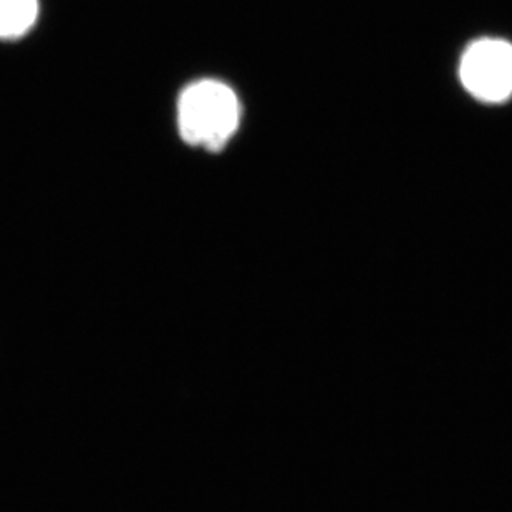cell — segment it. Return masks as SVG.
Masks as SVG:
<instances>
[{"mask_svg": "<svg viewBox=\"0 0 512 512\" xmlns=\"http://www.w3.org/2000/svg\"><path fill=\"white\" fill-rule=\"evenodd\" d=\"M39 0H0V39H15L34 25Z\"/></svg>", "mask_w": 512, "mask_h": 512, "instance_id": "cell-3", "label": "cell"}, {"mask_svg": "<svg viewBox=\"0 0 512 512\" xmlns=\"http://www.w3.org/2000/svg\"><path fill=\"white\" fill-rule=\"evenodd\" d=\"M464 88L481 102L501 103L512 97V44L481 39L469 45L459 65Z\"/></svg>", "mask_w": 512, "mask_h": 512, "instance_id": "cell-2", "label": "cell"}, {"mask_svg": "<svg viewBox=\"0 0 512 512\" xmlns=\"http://www.w3.org/2000/svg\"><path fill=\"white\" fill-rule=\"evenodd\" d=\"M239 118L241 107L236 93L218 80H199L179 97V133L189 145L223 150L236 133Z\"/></svg>", "mask_w": 512, "mask_h": 512, "instance_id": "cell-1", "label": "cell"}]
</instances>
